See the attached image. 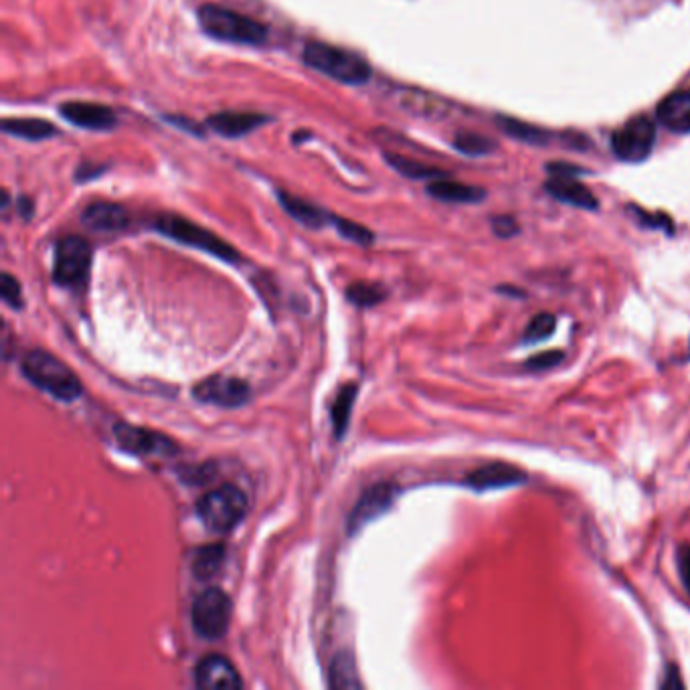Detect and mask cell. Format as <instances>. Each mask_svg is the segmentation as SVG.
Wrapping results in <instances>:
<instances>
[{"label": "cell", "mask_w": 690, "mask_h": 690, "mask_svg": "<svg viewBox=\"0 0 690 690\" xmlns=\"http://www.w3.org/2000/svg\"><path fill=\"white\" fill-rule=\"evenodd\" d=\"M231 614V597L219 587H209L193 603V626L201 638L219 640L229 630Z\"/></svg>", "instance_id": "obj_7"}, {"label": "cell", "mask_w": 690, "mask_h": 690, "mask_svg": "<svg viewBox=\"0 0 690 690\" xmlns=\"http://www.w3.org/2000/svg\"><path fill=\"white\" fill-rule=\"evenodd\" d=\"M0 296L11 306V308H21L23 306V290L17 278H13L9 272L0 278Z\"/></svg>", "instance_id": "obj_32"}, {"label": "cell", "mask_w": 690, "mask_h": 690, "mask_svg": "<svg viewBox=\"0 0 690 690\" xmlns=\"http://www.w3.org/2000/svg\"><path fill=\"white\" fill-rule=\"evenodd\" d=\"M59 112L67 122H71L77 128H85V130L104 132V130H112L118 124L114 110H110L108 106H102V104L67 102L59 108Z\"/></svg>", "instance_id": "obj_13"}, {"label": "cell", "mask_w": 690, "mask_h": 690, "mask_svg": "<svg viewBox=\"0 0 690 690\" xmlns=\"http://www.w3.org/2000/svg\"><path fill=\"white\" fill-rule=\"evenodd\" d=\"M670 686H678V688H682V680L678 678V672H676V670L672 672V668L666 672V680L662 682V688H670Z\"/></svg>", "instance_id": "obj_38"}, {"label": "cell", "mask_w": 690, "mask_h": 690, "mask_svg": "<svg viewBox=\"0 0 690 690\" xmlns=\"http://www.w3.org/2000/svg\"><path fill=\"white\" fill-rule=\"evenodd\" d=\"M359 387L355 383L351 385H344L332 405V423H334V431H336V438L344 436V429L349 425L351 419V409L355 403V395H357Z\"/></svg>", "instance_id": "obj_27"}, {"label": "cell", "mask_w": 690, "mask_h": 690, "mask_svg": "<svg viewBox=\"0 0 690 690\" xmlns=\"http://www.w3.org/2000/svg\"><path fill=\"white\" fill-rule=\"evenodd\" d=\"M328 682L332 688H361L357 662L351 652H340L332 660Z\"/></svg>", "instance_id": "obj_22"}, {"label": "cell", "mask_w": 690, "mask_h": 690, "mask_svg": "<svg viewBox=\"0 0 690 690\" xmlns=\"http://www.w3.org/2000/svg\"><path fill=\"white\" fill-rule=\"evenodd\" d=\"M195 682L199 688H205V690H213V688L237 690L243 686V680L239 672L235 670V666L225 656H219V654H209L197 664Z\"/></svg>", "instance_id": "obj_12"}, {"label": "cell", "mask_w": 690, "mask_h": 690, "mask_svg": "<svg viewBox=\"0 0 690 690\" xmlns=\"http://www.w3.org/2000/svg\"><path fill=\"white\" fill-rule=\"evenodd\" d=\"M332 225L336 227V231H338L342 237H347V239H351V241H355V243H359V245H369V243L375 241V235H373L367 227H363V225H359V223H355V221L342 219V217H334Z\"/></svg>", "instance_id": "obj_30"}, {"label": "cell", "mask_w": 690, "mask_h": 690, "mask_svg": "<svg viewBox=\"0 0 690 690\" xmlns=\"http://www.w3.org/2000/svg\"><path fill=\"white\" fill-rule=\"evenodd\" d=\"M193 395L203 403H213L219 407H239L249 401L251 389L245 381L225 375H213L205 381H201Z\"/></svg>", "instance_id": "obj_11"}, {"label": "cell", "mask_w": 690, "mask_h": 690, "mask_svg": "<svg viewBox=\"0 0 690 690\" xmlns=\"http://www.w3.org/2000/svg\"><path fill=\"white\" fill-rule=\"evenodd\" d=\"M114 438L122 450L136 456H175L179 452L170 438L130 423H118L114 427Z\"/></svg>", "instance_id": "obj_9"}, {"label": "cell", "mask_w": 690, "mask_h": 690, "mask_svg": "<svg viewBox=\"0 0 690 690\" xmlns=\"http://www.w3.org/2000/svg\"><path fill=\"white\" fill-rule=\"evenodd\" d=\"M81 223L98 233H118L130 225V217L122 205L98 201L85 207L81 213Z\"/></svg>", "instance_id": "obj_15"}, {"label": "cell", "mask_w": 690, "mask_h": 690, "mask_svg": "<svg viewBox=\"0 0 690 690\" xmlns=\"http://www.w3.org/2000/svg\"><path fill=\"white\" fill-rule=\"evenodd\" d=\"M304 61L314 71L347 85H361L371 79V65L365 57L322 41H310L304 47Z\"/></svg>", "instance_id": "obj_1"}, {"label": "cell", "mask_w": 690, "mask_h": 690, "mask_svg": "<svg viewBox=\"0 0 690 690\" xmlns=\"http://www.w3.org/2000/svg\"><path fill=\"white\" fill-rule=\"evenodd\" d=\"M549 170L553 172V177L545 185V189L553 199L577 209H585V211L597 209L595 195L581 181L575 179V172H577L575 168L563 166V164H551Z\"/></svg>", "instance_id": "obj_10"}, {"label": "cell", "mask_w": 690, "mask_h": 690, "mask_svg": "<svg viewBox=\"0 0 690 690\" xmlns=\"http://www.w3.org/2000/svg\"><path fill=\"white\" fill-rule=\"evenodd\" d=\"M656 144V126L650 118L638 116L618 128L612 136V150L624 162L646 160Z\"/></svg>", "instance_id": "obj_8"}, {"label": "cell", "mask_w": 690, "mask_h": 690, "mask_svg": "<svg viewBox=\"0 0 690 690\" xmlns=\"http://www.w3.org/2000/svg\"><path fill=\"white\" fill-rule=\"evenodd\" d=\"M385 160L399 172V175L407 177V179H413V181H436V179H444L446 177V172L440 170V168H434V166H425V164H419L411 158H405V156H399V154H385Z\"/></svg>", "instance_id": "obj_23"}, {"label": "cell", "mask_w": 690, "mask_h": 690, "mask_svg": "<svg viewBox=\"0 0 690 690\" xmlns=\"http://www.w3.org/2000/svg\"><path fill=\"white\" fill-rule=\"evenodd\" d=\"M272 118L266 114H253V112H219L207 120V126L225 138H239L255 128L268 124Z\"/></svg>", "instance_id": "obj_16"}, {"label": "cell", "mask_w": 690, "mask_h": 690, "mask_svg": "<svg viewBox=\"0 0 690 690\" xmlns=\"http://www.w3.org/2000/svg\"><path fill=\"white\" fill-rule=\"evenodd\" d=\"M427 193L444 203H480L486 193L478 187L456 183V181H444L436 179L427 185Z\"/></svg>", "instance_id": "obj_20"}, {"label": "cell", "mask_w": 690, "mask_h": 690, "mask_svg": "<svg viewBox=\"0 0 690 690\" xmlns=\"http://www.w3.org/2000/svg\"><path fill=\"white\" fill-rule=\"evenodd\" d=\"M154 229L158 233L166 235L168 239H175V241H179L183 245L201 249V251H205L209 255L219 257V260H223V262H229V264L239 262V253L227 241H223L215 233L207 231L205 227H201V225H197V223H193V221H189L185 217L160 215L154 221Z\"/></svg>", "instance_id": "obj_5"}, {"label": "cell", "mask_w": 690, "mask_h": 690, "mask_svg": "<svg viewBox=\"0 0 690 690\" xmlns=\"http://www.w3.org/2000/svg\"><path fill=\"white\" fill-rule=\"evenodd\" d=\"M102 172H106V168H104V166H102V168H100V166H92V168H90V164H81V166H79V170H77L75 179H77L79 183H85V181H90V179L100 177Z\"/></svg>", "instance_id": "obj_37"}, {"label": "cell", "mask_w": 690, "mask_h": 690, "mask_svg": "<svg viewBox=\"0 0 690 690\" xmlns=\"http://www.w3.org/2000/svg\"><path fill=\"white\" fill-rule=\"evenodd\" d=\"M247 506V496L239 486L223 484L201 496L197 502V514L209 531L229 533L243 521Z\"/></svg>", "instance_id": "obj_4"}, {"label": "cell", "mask_w": 690, "mask_h": 690, "mask_svg": "<svg viewBox=\"0 0 690 690\" xmlns=\"http://www.w3.org/2000/svg\"><path fill=\"white\" fill-rule=\"evenodd\" d=\"M3 132L31 142L57 136V128L41 118H7L3 120Z\"/></svg>", "instance_id": "obj_21"}, {"label": "cell", "mask_w": 690, "mask_h": 690, "mask_svg": "<svg viewBox=\"0 0 690 690\" xmlns=\"http://www.w3.org/2000/svg\"><path fill=\"white\" fill-rule=\"evenodd\" d=\"M676 561H678V573H680V579H682V583H684L686 591L690 593V545L680 547Z\"/></svg>", "instance_id": "obj_36"}, {"label": "cell", "mask_w": 690, "mask_h": 690, "mask_svg": "<svg viewBox=\"0 0 690 690\" xmlns=\"http://www.w3.org/2000/svg\"><path fill=\"white\" fill-rule=\"evenodd\" d=\"M403 108L423 116V118H444V114L448 112V104L442 102L440 98L434 96H427L423 92H403Z\"/></svg>", "instance_id": "obj_24"}, {"label": "cell", "mask_w": 690, "mask_h": 690, "mask_svg": "<svg viewBox=\"0 0 690 690\" xmlns=\"http://www.w3.org/2000/svg\"><path fill=\"white\" fill-rule=\"evenodd\" d=\"M656 118L670 132L688 134L690 132V92L680 90L666 96L656 110Z\"/></svg>", "instance_id": "obj_17"}, {"label": "cell", "mask_w": 690, "mask_h": 690, "mask_svg": "<svg viewBox=\"0 0 690 690\" xmlns=\"http://www.w3.org/2000/svg\"><path fill=\"white\" fill-rule=\"evenodd\" d=\"M527 482V472L504 464V462H496V464H486L482 468H476L474 472L468 474L466 484L474 490H498V488H508V486H519Z\"/></svg>", "instance_id": "obj_14"}, {"label": "cell", "mask_w": 690, "mask_h": 690, "mask_svg": "<svg viewBox=\"0 0 690 690\" xmlns=\"http://www.w3.org/2000/svg\"><path fill=\"white\" fill-rule=\"evenodd\" d=\"M563 361V353L561 351H547V353H541V355H535L527 365L529 369H535V371H541V369H551V367H557L559 363Z\"/></svg>", "instance_id": "obj_34"}, {"label": "cell", "mask_w": 690, "mask_h": 690, "mask_svg": "<svg viewBox=\"0 0 690 690\" xmlns=\"http://www.w3.org/2000/svg\"><path fill=\"white\" fill-rule=\"evenodd\" d=\"M21 369L35 387L43 389L59 401H73L83 391L77 375L65 363L45 351L27 353Z\"/></svg>", "instance_id": "obj_3"}, {"label": "cell", "mask_w": 690, "mask_h": 690, "mask_svg": "<svg viewBox=\"0 0 690 690\" xmlns=\"http://www.w3.org/2000/svg\"><path fill=\"white\" fill-rule=\"evenodd\" d=\"M555 328H557V318L551 312H541L529 322L525 330V342H533V344L543 342L555 332Z\"/></svg>", "instance_id": "obj_29"}, {"label": "cell", "mask_w": 690, "mask_h": 690, "mask_svg": "<svg viewBox=\"0 0 690 690\" xmlns=\"http://www.w3.org/2000/svg\"><path fill=\"white\" fill-rule=\"evenodd\" d=\"M632 213L636 215V219L646 225V227H656V229H664L668 235L674 233V223L666 217V215H654V213H648L644 209H638V207H632Z\"/></svg>", "instance_id": "obj_33"}, {"label": "cell", "mask_w": 690, "mask_h": 690, "mask_svg": "<svg viewBox=\"0 0 690 690\" xmlns=\"http://www.w3.org/2000/svg\"><path fill=\"white\" fill-rule=\"evenodd\" d=\"M349 298L359 304V306H373L379 304L385 298V292L379 286H371V284H355L349 290Z\"/></svg>", "instance_id": "obj_31"}, {"label": "cell", "mask_w": 690, "mask_h": 690, "mask_svg": "<svg viewBox=\"0 0 690 690\" xmlns=\"http://www.w3.org/2000/svg\"><path fill=\"white\" fill-rule=\"evenodd\" d=\"M278 197H280L282 207L288 211V215H292L298 223H302L306 227L316 229V227H322V225L334 221V215H330L328 211H324V209H320V207H316V205H312V203H308L296 195L280 191Z\"/></svg>", "instance_id": "obj_19"}, {"label": "cell", "mask_w": 690, "mask_h": 690, "mask_svg": "<svg viewBox=\"0 0 690 690\" xmlns=\"http://www.w3.org/2000/svg\"><path fill=\"white\" fill-rule=\"evenodd\" d=\"M454 148L468 154V156H482V154L492 152L494 144L486 136H480L474 132H460L454 138Z\"/></svg>", "instance_id": "obj_28"}, {"label": "cell", "mask_w": 690, "mask_h": 690, "mask_svg": "<svg viewBox=\"0 0 690 690\" xmlns=\"http://www.w3.org/2000/svg\"><path fill=\"white\" fill-rule=\"evenodd\" d=\"M225 561V547L223 545H207L195 551L193 555V573L199 579L213 577Z\"/></svg>", "instance_id": "obj_25"}, {"label": "cell", "mask_w": 690, "mask_h": 690, "mask_svg": "<svg viewBox=\"0 0 690 690\" xmlns=\"http://www.w3.org/2000/svg\"><path fill=\"white\" fill-rule=\"evenodd\" d=\"M393 500V486L389 484H379L373 490H369L359 506H355L353 516H351V529H361L363 525H367L371 519H375L377 514H381Z\"/></svg>", "instance_id": "obj_18"}, {"label": "cell", "mask_w": 690, "mask_h": 690, "mask_svg": "<svg viewBox=\"0 0 690 690\" xmlns=\"http://www.w3.org/2000/svg\"><path fill=\"white\" fill-rule=\"evenodd\" d=\"M492 229H494V233L498 235V237H512V235H516V233H519V225H516V221L512 219V217H494L492 219Z\"/></svg>", "instance_id": "obj_35"}, {"label": "cell", "mask_w": 690, "mask_h": 690, "mask_svg": "<svg viewBox=\"0 0 690 690\" xmlns=\"http://www.w3.org/2000/svg\"><path fill=\"white\" fill-rule=\"evenodd\" d=\"M201 29L223 43L237 45H264L268 41V27L253 21L251 17L239 15L231 9L205 5L199 9Z\"/></svg>", "instance_id": "obj_2"}, {"label": "cell", "mask_w": 690, "mask_h": 690, "mask_svg": "<svg viewBox=\"0 0 690 690\" xmlns=\"http://www.w3.org/2000/svg\"><path fill=\"white\" fill-rule=\"evenodd\" d=\"M498 126L512 138L533 144V146H543L551 140L547 130H541L537 126H531L527 122L521 120H514V118H498Z\"/></svg>", "instance_id": "obj_26"}, {"label": "cell", "mask_w": 690, "mask_h": 690, "mask_svg": "<svg viewBox=\"0 0 690 690\" xmlns=\"http://www.w3.org/2000/svg\"><path fill=\"white\" fill-rule=\"evenodd\" d=\"M92 245L83 237L69 235L55 247L53 282L63 288L81 286L90 276Z\"/></svg>", "instance_id": "obj_6"}]
</instances>
